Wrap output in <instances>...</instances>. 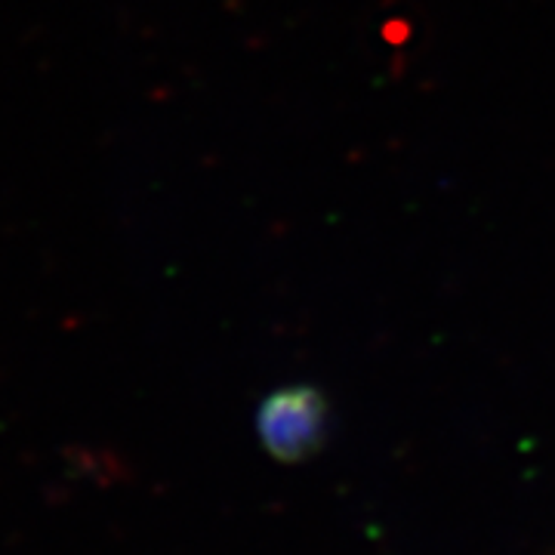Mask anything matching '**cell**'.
Wrapping results in <instances>:
<instances>
[{"instance_id":"1","label":"cell","mask_w":555,"mask_h":555,"mask_svg":"<svg viewBox=\"0 0 555 555\" xmlns=\"http://www.w3.org/2000/svg\"><path fill=\"white\" fill-rule=\"evenodd\" d=\"M321 420V404L312 392H281L262 408V436L278 448V454H291L299 441H309Z\"/></svg>"}]
</instances>
